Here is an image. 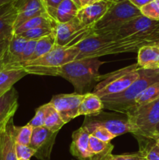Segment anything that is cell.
Returning <instances> with one entry per match:
<instances>
[{"label": "cell", "instance_id": "6da1fadb", "mask_svg": "<svg viewBox=\"0 0 159 160\" xmlns=\"http://www.w3.org/2000/svg\"><path fill=\"white\" fill-rule=\"evenodd\" d=\"M159 37V29L150 35L122 37L115 32H95L74 47L80 51L76 59L98 58L103 56L136 52L142 46L154 45Z\"/></svg>", "mask_w": 159, "mask_h": 160}, {"label": "cell", "instance_id": "7a4b0ae2", "mask_svg": "<svg viewBox=\"0 0 159 160\" xmlns=\"http://www.w3.org/2000/svg\"><path fill=\"white\" fill-rule=\"evenodd\" d=\"M104 63L98 58L75 59L61 67L58 76L70 81L76 94L90 93L89 90L101 81L99 69Z\"/></svg>", "mask_w": 159, "mask_h": 160}, {"label": "cell", "instance_id": "3957f363", "mask_svg": "<svg viewBox=\"0 0 159 160\" xmlns=\"http://www.w3.org/2000/svg\"><path fill=\"white\" fill-rule=\"evenodd\" d=\"M159 82V68L153 70L140 69L139 78L121 93L102 97L104 109L126 115L135 106L137 97L151 84Z\"/></svg>", "mask_w": 159, "mask_h": 160}, {"label": "cell", "instance_id": "277c9868", "mask_svg": "<svg viewBox=\"0 0 159 160\" xmlns=\"http://www.w3.org/2000/svg\"><path fill=\"white\" fill-rule=\"evenodd\" d=\"M79 53V49L76 47H61L55 45L45 56L21 66L27 74L56 77L61 67L74 61Z\"/></svg>", "mask_w": 159, "mask_h": 160}, {"label": "cell", "instance_id": "5b68a950", "mask_svg": "<svg viewBox=\"0 0 159 160\" xmlns=\"http://www.w3.org/2000/svg\"><path fill=\"white\" fill-rule=\"evenodd\" d=\"M126 115L135 137L154 140L156 128L159 123V98L143 106H133Z\"/></svg>", "mask_w": 159, "mask_h": 160}, {"label": "cell", "instance_id": "8992f818", "mask_svg": "<svg viewBox=\"0 0 159 160\" xmlns=\"http://www.w3.org/2000/svg\"><path fill=\"white\" fill-rule=\"evenodd\" d=\"M140 69L138 64L134 63L105 76L101 75V81L94 88L92 93L99 98L121 93L139 78Z\"/></svg>", "mask_w": 159, "mask_h": 160}, {"label": "cell", "instance_id": "52a82bcc", "mask_svg": "<svg viewBox=\"0 0 159 160\" xmlns=\"http://www.w3.org/2000/svg\"><path fill=\"white\" fill-rule=\"evenodd\" d=\"M142 15L138 8L134 6L128 0H121L112 3L104 17L94 25L95 32H110L129 21L132 19Z\"/></svg>", "mask_w": 159, "mask_h": 160}, {"label": "cell", "instance_id": "ba28073f", "mask_svg": "<svg viewBox=\"0 0 159 160\" xmlns=\"http://www.w3.org/2000/svg\"><path fill=\"white\" fill-rule=\"evenodd\" d=\"M94 33V26H85L75 17L66 23L56 24L55 44L61 47H74Z\"/></svg>", "mask_w": 159, "mask_h": 160}, {"label": "cell", "instance_id": "9c48e42d", "mask_svg": "<svg viewBox=\"0 0 159 160\" xmlns=\"http://www.w3.org/2000/svg\"><path fill=\"white\" fill-rule=\"evenodd\" d=\"M84 123H90L103 127L115 137L132 132V127L125 114L118 115L117 113H104L101 112L96 116H87Z\"/></svg>", "mask_w": 159, "mask_h": 160}, {"label": "cell", "instance_id": "30bf717a", "mask_svg": "<svg viewBox=\"0 0 159 160\" xmlns=\"http://www.w3.org/2000/svg\"><path fill=\"white\" fill-rule=\"evenodd\" d=\"M86 94H60L51 98L50 104L59 112L62 121L65 123L79 117V109Z\"/></svg>", "mask_w": 159, "mask_h": 160}, {"label": "cell", "instance_id": "8fae6325", "mask_svg": "<svg viewBox=\"0 0 159 160\" xmlns=\"http://www.w3.org/2000/svg\"><path fill=\"white\" fill-rule=\"evenodd\" d=\"M58 132H53L45 126L33 128L30 146L35 151L34 157L39 160H50Z\"/></svg>", "mask_w": 159, "mask_h": 160}, {"label": "cell", "instance_id": "7c38bea8", "mask_svg": "<svg viewBox=\"0 0 159 160\" xmlns=\"http://www.w3.org/2000/svg\"><path fill=\"white\" fill-rule=\"evenodd\" d=\"M159 29V20H153L143 15L138 16L126 22L114 31L122 37L150 35L157 32Z\"/></svg>", "mask_w": 159, "mask_h": 160}, {"label": "cell", "instance_id": "4fadbf2b", "mask_svg": "<svg viewBox=\"0 0 159 160\" xmlns=\"http://www.w3.org/2000/svg\"><path fill=\"white\" fill-rule=\"evenodd\" d=\"M13 3L17 9L14 30L33 17L47 13L41 0H15Z\"/></svg>", "mask_w": 159, "mask_h": 160}, {"label": "cell", "instance_id": "5bb4252c", "mask_svg": "<svg viewBox=\"0 0 159 160\" xmlns=\"http://www.w3.org/2000/svg\"><path fill=\"white\" fill-rule=\"evenodd\" d=\"M112 3L101 0L99 2L80 8L76 18L85 26H94L106 13Z\"/></svg>", "mask_w": 159, "mask_h": 160}, {"label": "cell", "instance_id": "9a60e30c", "mask_svg": "<svg viewBox=\"0 0 159 160\" xmlns=\"http://www.w3.org/2000/svg\"><path fill=\"white\" fill-rule=\"evenodd\" d=\"M90 133L86 127L82 126L75 131L72 134V142L70 145V152L78 160H90L89 148Z\"/></svg>", "mask_w": 159, "mask_h": 160}, {"label": "cell", "instance_id": "2e32d148", "mask_svg": "<svg viewBox=\"0 0 159 160\" xmlns=\"http://www.w3.org/2000/svg\"><path fill=\"white\" fill-rule=\"evenodd\" d=\"M18 108V93L14 88L0 97V132L5 129Z\"/></svg>", "mask_w": 159, "mask_h": 160}, {"label": "cell", "instance_id": "e0dca14e", "mask_svg": "<svg viewBox=\"0 0 159 160\" xmlns=\"http://www.w3.org/2000/svg\"><path fill=\"white\" fill-rule=\"evenodd\" d=\"M13 119L0 132V160H17Z\"/></svg>", "mask_w": 159, "mask_h": 160}, {"label": "cell", "instance_id": "ac0fdd59", "mask_svg": "<svg viewBox=\"0 0 159 160\" xmlns=\"http://www.w3.org/2000/svg\"><path fill=\"white\" fill-rule=\"evenodd\" d=\"M17 17V9L13 2L0 8V42L12 38Z\"/></svg>", "mask_w": 159, "mask_h": 160}, {"label": "cell", "instance_id": "d6986e66", "mask_svg": "<svg viewBox=\"0 0 159 160\" xmlns=\"http://www.w3.org/2000/svg\"><path fill=\"white\" fill-rule=\"evenodd\" d=\"M26 75L27 73L20 64H6V67L0 70V90L6 93Z\"/></svg>", "mask_w": 159, "mask_h": 160}, {"label": "cell", "instance_id": "ffe728a7", "mask_svg": "<svg viewBox=\"0 0 159 160\" xmlns=\"http://www.w3.org/2000/svg\"><path fill=\"white\" fill-rule=\"evenodd\" d=\"M137 64L140 68L153 70L159 68V47L155 45L142 46L137 52Z\"/></svg>", "mask_w": 159, "mask_h": 160}, {"label": "cell", "instance_id": "44dd1931", "mask_svg": "<svg viewBox=\"0 0 159 160\" xmlns=\"http://www.w3.org/2000/svg\"><path fill=\"white\" fill-rule=\"evenodd\" d=\"M89 148L90 160H109L112 155L114 145L111 142H102L90 136Z\"/></svg>", "mask_w": 159, "mask_h": 160}, {"label": "cell", "instance_id": "7402d4cb", "mask_svg": "<svg viewBox=\"0 0 159 160\" xmlns=\"http://www.w3.org/2000/svg\"><path fill=\"white\" fill-rule=\"evenodd\" d=\"M80 8L72 0H62L52 15L56 23H63L70 21L77 15Z\"/></svg>", "mask_w": 159, "mask_h": 160}, {"label": "cell", "instance_id": "603a6c76", "mask_svg": "<svg viewBox=\"0 0 159 160\" xmlns=\"http://www.w3.org/2000/svg\"><path fill=\"white\" fill-rule=\"evenodd\" d=\"M104 109V104L101 98L94 93H87L79 109V116H96Z\"/></svg>", "mask_w": 159, "mask_h": 160}, {"label": "cell", "instance_id": "cb8c5ba5", "mask_svg": "<svg viewBox=\"0 0 159 160\" xmlns=\"http://www.w3.org/2000/svg\"><path fill=\"white\" fill-rule=\"evenodd\" d=\"M26 42V39L18 34H13L12 36L6 50L7 64H20V58Z\"/></svg>", "mask_w": 159, "mask_h": 160}, {"label": "cell", "instance_id": "d4e9b609", "mask_svg": "<svg viewBox=\"0 0 159 160\" xmlns=\"http://www.w3.org/2000/svg\"><path fill=\"white\" fill-rule=\"evenodd\" d=\"M56 24L57 23L55 22V20L48 13H45L33 17V18L28 20L27 21L24 22L23 24L20 25V27H18V28L14 30L13 34H20L21 33L25 32V31L34 29V28H39V27H55Z\"/></svg>", "mask_w": 159, "mask_h": 160}, {"label": "cell", "instance_id": "484cf974", "mask_svg": "<svg viewBox=\"0 0 159 160\" xmlns=\"http://www.w3.org/2000/svg\"><path fill=\"white\" fill-rule=\"evenodd\" d=\"M138 141L140 150L145 159L148 160H159V147L153 139L135 137Z\"/></svg>", "mask_w": 159, "mask_h": 160}, {"label": "cell", "instance_id": "4316f807", "mask_svg": "<svg viewBox=\"0 0 159 160\" xmlns=\"http://www.w3.org/2000/svg\"><path fill=\"white\" fill-rule=\"evenodd\" d=\"M65 125L62 118L59 116L54 106L49 102L47 103L46 115H45V125L46 128L53 132H59V130Z\"/></svg>", "mask_w": 159, "mask_h": 160}, {"label": "cell", "instance_id": "83f0119b", "mask_svg": "<svg viewBox=\"0 0 159 160\" xmlns=\"http://www.w3.org/2000/svg\"><path fill=\"white\" fill-rule=\"evenodd\" d=\"M55 32L50 35L44 37L42 38L39 39L37 41L35 49H34V54L32 57L30 59V61L35 60L41 56H45L48 52H49L55 46Z\"/></svg>", "mask_w": 159, "mask_h": 160}, {"label": "cell", "instance_id": "f1b7e54d", "mask_svg": "<svg viewBox=\"0 0 159 160\" xmlns=\"http://www.w3.org/2000/svg\"><path fill=\"white\" fill-rule=\"evenodd\" d=\"M159 98V82L147 88L136 99L135 106H143Z\"/></svg>", "mask_w": 159, "mask_h": 160}, {"label": "cell", "instance_id": "f546056e", "mask_svg": "<svg viewBox=\"0 0 159 160\" xmlns=\"http://www.w3.org/2000/svg\"><path fill=\"white\" fill-rule=\"evenodd\" d=\"M55 27H39V28H34V29L29 30V31H26L25 32L21 33V34H18V35L24 38L27 41H37L39 39L42 38L46 37V36L53 34L55 32Z\"/></svg>", "mask_w": 159, "mask_h": 160}, {"label": "cell", "instance_id": "4dcf8cb0", "mask_svg": "<svg viewBox=\"0 0 159 160\" xmlns=\"http://www.w3.org/2000/svg\"><path fill=\"white\" fill-rule=\"evenodd\" d=\"M83 126L86 127L90 133V136L95 138L101 140L102 142H111V141L115 138V136L111 134L108 130L99 125L90 124V123H84Z\"/></svg>", "mask_w": 159, "mask_h": 160}, {"label": "cell", "instance_id": "1f68e13d", "mask_svg": "<svg viewBox=\"0 0 159 160\" xmlns=\"http://www.w3.org/2000/svg\"><path fill=\"white\" fill-rule=\"evenodd\" d=\"M33 127L27 123L23 127L15 126V141L19 145H30L33 133Z\"/></svg>", "mask_w": 159, "mask_h": 160}, {"label": "cell", "instance_id": "d6a6232c", "mask_svg": "<svg viewBox=\"0 0 159 160\" xmlns=\"http://www.w3.org/2000/svg\"><path fill=\"white\" fill-rule=\"evenodd\" d=\"M141 14L153 20H159V0H154L140 9Z\"/></svg>", "mask_w": 159, "mask_h": 160}, {"label": "cell", "instance_id": "836d02e7", "mask_svg": "<svg viewBox=\"0 0 159 160\" xmlns=\"http://www.w3.org/2000/svg\"><path fill=\"white\" fill-rule=\"evenodd\" d=\"M46 109L47 103L44 104L43 106H40L36 109L35 115L31 119V121L28 123V124L31 125L33 128H39V127H43L45 125V115H46Z\"/></svg>", "mask_w": 159, "mask_h": 160}, {"label": "cell", "instance_id": "e575fe53", "mask_svg": "<svg viewBox=\"0 0 159 160\" xmlns=\"http://www.w3.org/2000/svg\"><path fill=\"white\" fill-rule=\"evenodd\" d=\"M16 154L17 160H31L34 156L35 151L30 145H19L16 143Z\"/></svg>", "mask_w": 159, "mask_h": 160}, {"label": "cell", "instance_id": "d590c367", "mask_svg": "<svg viewBox=\"0 0 159 160\" xmlns=\"http://www.w3.org/2000/svg\"><path fill=\"white\" fill-rule=\"evenodd\" d=\"M36 44H37V41H27V42L26 44V46H25L23 53H22L21 58H20V65L30 61V59L32 57L33 54H34Z\"/></svg>", "mask_w": 159, "mask_h": 160}, {"label": "cell", "instance_id": "8d00e7d4", "mask_svg": "<svg viewBox=\"0 0 159 160\" xmlns=\"http://www.w3.org/2000/svg\"><path fill=\"white\" fill-rule=\"evenodd\" d=\"M145 159L140 152L134 153H125L122 155H112L109 160H143Z\"/></svg>", "mask_w": 159, "mask_h": 160}, {"label": "cell", "instance_id": "74e56055", "mask_svg": "<svg viewBox=\"0 0 159 160\" xmlns=\"http://www.w3.org/2000/svg\"><path fill=\"white\" fill-rule=\"evenodd\" d=\"M62 1V0H41L44 8L46 10V12L51 18H52V15L55 10Z\"/></svg>", "mask_w": 159, "mask_h": 160}, {"label": "cell", "instance_id": "f35d334b", "mask_svg": "<svg viewBox=\"0 0 159 160\" xmlns=\"http://www.w3.org/2000/svg\"><path fill=\"white\" fill-rule=\"evenodd\" d=\"M128 1L132 3L134 6H136L139 9H140L143 6H146L147 4L151 2L154 0H128Z\"/></svg>", "mask_w": 159, "mask_h": 160}, {"label": "cell", "instance_id": "ab89813d", "mask_svg": "<svg viewBox=\"0 0 159 160\" xmlns=\"http://www.w3.org/2000/svg\"><path fill=\"white\" fill-rule=\"evenodd\" d=\"M7 50V49H6ZM7 64V57H6V51L0 55V70H2Z\"/></svg>", "mask_w": 159, "mask_h": 160}, {"label": "cell", "instance_id": "60d3db41", "mask_svg": "<svg viewBox=\"0 0 159 160\" xmlns=\"http://www.w3.org/2000/svg\"><path fill=\"white\" fill-rule=\"evenodd\" d=\"M10 39H8V40L3 41V42H0V55L2 54L3 52L6 51L8 48V45H9V42Z\"/></svg>", "mask_w": 159, "mask_h": 160}, {"label": "cell", "instance_id": "b9f144b4", "mask_svg": "<svg viewBox=\"0 0 159 160\" xmlns=\"http://www.w3.org/2000/svg\"><path fill=\"white\" fill-rule=\"evenodd\" d=\"M99 1H101V0H79L81 7H84V6H87V5L93 4V3L97 2Z\"/></svg>", "mask_w": 159, "mask_h": 160}, {"label": "cell", "instance_id": "7bdbcfd3", "mask_svg": "<svg viewBox=\"0 0 159 160\" xmlns=\"http://www.w3.org/2000/svg\"><path fill=\"white\" fill-rule=\"evenodd\" d=\"M14 1H15V0H0V8L6 6V5L9 4V3L13 2Z\"/></svg>", "mask_w": 159, "mask_h": 160}, {"label": "cell", "instance_id": "ee69618b", "mask_svg": "<svg viewBox=\"0 0 159 160\" xmlns=\"http://www.w3.org/2000/svg\"><path fill=\"white\" fill-rule=\"evenodd\" d=\"M156 136H159V123L157 124V128H156V131H155V134H154V138L156 137Z\"/></svg>", "mask_w": 159, "mask_h": 160}, {"label": "cell", "instance_id": "f6af8a7d", "mask_svg": "<svg viewBox=\"0 0 159 160\" xmlns=\"http://www.w3.org/2000/svg\"><path fill=\"white\" fill-rule=\"evenodd\" d=\"M72 1L73 2L75 3V4L76 5V6H78L79 8H81V6H80V3L79 0H72Z\"/></svg>", "mask_w": 159, "mask_h": 160}, {"label": "cell", "instance_id": "bcb514c9", "mask_svg": "<svg viewBox=\"0 0 159 160\" xmlns=\"http://www.w3.org/2000/svg\"><path fill=\"white\" fill-rule=\"evenodd\" d=\"M154 140L155 141L156 145L159 147V136H156V137L154 138Z\"/></svg>", "mask_w": 159, "mask_h": 160}, {"label": "cell", "instance_id": "7dc6e473", "mask_svg": "<svg viewBox=\"0 0 159 160\" xmlns=\"http://www.w3.org/2000/svg\"><path fill=\"white\" fill-rule=\"evenodd\" d=\"M104 1L108 2H111V3H115V2H118L121 1V0H104Z\"/></svg>", "mask_w": 159, "mask_h": 160}, {"label": "cell", "instance_id": "c3c4849f", "mask_svg": "<svg viewBox=\"0 0 159 160\" xmlns=\"http://www.w3.org/2000/svg\"><path fill=\"white\" fill-rule=\"evenodd\" d=\"M154 45H157V46L159 47V37H158V38H157V40H156V42H155V43H154Z\"/></svg>", "mask_w": 159, "mask_h": 160}, {"label": "cell", "instance_id": "681fc988", "mask_svg": "<svg viewBox=\"0 0 159 160\" xmlns=\"http://www.w3.org/2000/svg\"><path fill=\"white\" fill-rule=\"evenodd\" d=\"M3 94H5V92H2L1 90H0V97L2 96V95H3Z\"/></svg>", "mask_w": 159, "mask_h": 160}, {"label": "cell", "instance_id": "f907efd6", "mask_svg": "<svg viewBox=\"0 0 159 160\" xmlns=\"http://www.w3.org/2000/svg\"><path fill=\"white\" fill-rule=\"evenodd\" d=\"M143 160H148V159H143Z\"/></svg>", "mask_w": 159, "mask_h": 160}]
</instances>
